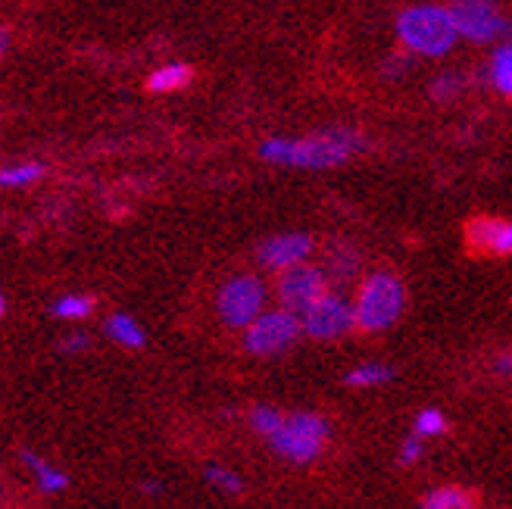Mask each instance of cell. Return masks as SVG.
<instances>
[{
	"label": "cell",
	"mask_w": 512,
	"mask_h": 509,
	"mask_svg": "<svg viewBox=\"0 0 512 509\" xmlns=\"http://www.w3.org/2000/svg\"><path fill=\"white\" fill-rule=\"evenodd\" d=\"M447 7L456 22L459 41L469 44L512 41V19L500 10L497 0H453Z\"/></svg>",
	"instance_id": "5b68a950"
},
{
	"label": "cell",
	"mask_w": 512,
	"mask_h": 509,
	"mask_svg": "<svg viewBox=\"0 0 512 509\" xmlns=\"http://www.w3.org/2000/svg\"><path fill=\"white\" fill-rule=\"evenodd\" d=\"M266 282L260 275L253 272H241V275H232L228 282H222L219 294H216V313L222 319V325L228 328H244L266 310Z\"/></svg>",
	"instance_id": "8992f818"
},
{
	"label": "cell",
	"mask_w": 512,
	"mask_h": 509,
	"mask_svg": "<svg viewBox=\"0 0 512 509\" xmlns=\"http://www.w3.org/2000/svg\"><path fill=\"white\" fill-rule=\"evenodd\" d=\"M466 244L481 257H512V219L475 216L466 222Z\"/></svg>",
	"instance_id": "8fae6325"
},
{
	"label": "cell",
	"mask_w": 512,
	"mask_h": 509,
	"mask_svg": "<svg viewBox=\"0 0 512 509\" xmlns=\"http://www.w3.org/2000/svg\"><path fill=\"white\" fill-rule=\"evenodd\" d=\"M50 313H54L60 322H82L94 313V297L88 294H63L50 303Z\"/></svg>",
	"instance_id": "d6986e66"
},
{
	"label": "cell",
	"mask_w": 512,
	"mask_h": 509,
	"mask_svg": "<svg viewBox=\"0 0 512 509\" xmlns=\"http://www.w3.org/2000/svg\"><path fill=\"white\" fill-rule=\"evenodd\" d=\"M394 29H397L403 50H409V54H416V57H428V60L447 57L459 44L456 22L450 16V7H444V4L403 7L397 13Z\"/></svg>",
	"instance_id": "7a4b0ae2"
},
{
	"label": "cell",
	"mask_w": 512,
	"mask_h": 509,
	"mask_svg": "<svg viewBox=\"0 0 512 509\" xmlns=\"http://www.w3.org/2000/svg\"><path fill=\"white\" fill-rule=\"evenodd\" d=\"M488 82L497 94L512 100V41H500L494 44V54L488 60Z\"/></svg>",
	"instance_id": "9a60e30c"
},
{
	"label": "cell",
	"mask_w": 512,
	"mask_h": 509,
	"mask_svg": "<svg viewBox=\"0 0 512 509\" xmlns=\"http://www.w3.org/2000/svg\"><path fill=\"white\" fill-rule=\"evenodd\" d=\"M10 50V32L7 29H0V57H4Z\"/></svg>",
	"instance_id": "f1b7e54d"
},
{
	"label": "cell",
	"mask_w": 512,
	"mask_h": 509,
	"mask_svg": "<svg viewBox=\"0 0 512 509\" xmlns=\"http://www.w3.org/2000/svg\"><path fill=\"white\" fill-rule=\"evenodd\" d=\"M363 272V260L360 253H356V247L350 244H335L328 253V263H325V275L328 282L335 278V282H353V278H360Z\"/></svg>",
	"instance_id": "5bb4252c"
},
{
	"label": "cell",
	"mask_w": 512,
	"mask_h": 509,
	"mask_svg": "<svg viewBox=\"0 0 512 509\" xmlns=\"http://www.w3.org/2000/svg\"><path fill=\"white\" fill-rule=\"evenodd\" d=\"M7 313V300H4V294H0V316Z\"/></svg>",
	"instance_id": "f546056e"
},
{
	"label": "cell",
	"mask_w": 512,
	"mask_h": 509,
	"mask_svg": "<svg viewBox=\"0 0 512 509\" xmlns=\"http://www.w3.org/2000/svg\"><path fill=\"white\" fill-rule=\"evenodd\" d=\"M406 310V285L397 272L388 269H375L363 275L360 288L353 297V316L360 332H384L400 322Z\"/></svg>",
	"instance_id": "3957f363"
},
{
	"label": "cell",
	"mask_w": 512,
	"mask_h": 509,
	"mask_svg": "<svg viewBox=\"0 0 512 509\" xmlns=\"http://www.w3.org/2000/svg\"><path fill=\"white\" fill-rule=\"evenodd\" d=\"M191 85V66L188 63H166L150 72L147 91L150 94H175Z\"/></svg>",
	"instance_id": "2e32d148"
},
{
	"label": "cell",
	"mask_w": 512,
	"mask_h": 509,
	"mask_svg": "<svg viewBox=\"0 0 512 509\" xmlns=\"http://www.w3.org/2000/svg\"><path fill=\"white\" fill-rule=\"evenodd\" d=\"M104 332L110 341H116L119 347L125 350H141L147 335H144V325L135 319V316H128V313H113L107 322H104Z\"/></svg>",
	"instance_id": "4fadbf2b"
},
{
	"label": "cell",
	"mask_w": 512,
	"mask_h": 509,
	"mask_svg": "<svg viewBox=\"0 0 512 509\" xmlns=\"http://www.w3.org/2000/svg\"><path fill=\"white\" fill-rule=\"evenodd\" d=\"M300 335H303V325H300L297 313H291L285 307L263 310L244 328V350L250 356L266 360V356H278L288 347H294Z\"/></svg>",
	"instance_id": "52a82bcc"
},
{
	"label": "cell",
	"mask_w": 512,
	"mask_h": 509,
	"mask_svg": "<svg viewBox=\"0 0 512 509\" xmlns=\"http://www.w3.org/2000/svg\"><path fill=\"white\" fill-rule=\"evenodd\" d=\"M409 57H413V54H409V50H406V54H394L388 63H384V75H388V79H403V75L409 72V66H413V60H409Z\"/></svg>",
	"instance_id": "484cf974"
},
{
	"label": "cell",
	"mask_w": 512,
	"mask_h": 509,
	"mask_svg": "<svg viewBox=\"0 0 512 509\" xmlns=\"http://www.w3.org/2000/svg\"><path fill=\"white\" fill-rule=\"evenodd\" d=\"M391 378H394V366H388V363H360L344 375V385L356 388V391H366V388L388 385Z\"/></svg>",
	"instance_id": "ac0fdd59"
},
{
	"label": "cell",
	"mask_w": 512,
	"mask_h": 509,
	"mask_svg": "<svg viewBox=\"0 0 512 509\" xmlns=\"http://www.w3.org/2000/svg\"><path fill=\"white\" fill-rule=\"evenodd\" d=\"M313 250H316V241L306 232H281V235H272L260 244L256 260H260L263 269L278 275V272H285L297 263H306L313 257Z\"/></svg>",
	"instance_id": "30bf717a"
},
{
	"label": "cell",
	"mask_w": 512,
	"mask_h": 509,
	"mask_svg": "<svg viewBox=\"0 0 512 509\" xmlns=\"http://www.w3.org/2000/svg\"><path fill=\"white\" fill-rule=\"evenodd\" d=\"M447 416L441 410H434V406H425V410L416 413V422H413V435H419L422 441H431V438H441L447 435Z\"/></svg>",
	"instance_id": "603a6c76"
},
{
	"label": "cell",
	"mask_w": 512,
	"mask_h": 509,
	"mask_svg": "<svg viewBox=\"0 0 512 509\" xmlns=\"http://www.w3.org/2000/svg\"><path fill=\"white\" fill-rule=\"evenodd\" d=\"M88 347H91V338H88L85 332L66 335V338L60 341V353H82V350H88Z\"/></svg>",
	"instance_id": "4316f807"
},
{
	"label": "cell",
	"mask_w": 512,
	"mask_h": 509,
	"mask_svg": "<svg viewBox=\"0 0 512 509\" xmlns=\"http://www.w3.org/2000/svg\"><path fill=\"white\" fill-rule=\"evenodd\" d=\"M303 335L313 341H341L356 328L353 316V300L344 297L341 291H325L310 310L300 313Z\"/></svg>",
	"instance_id": "ba28073f"
},
{
	"label": "cell",
	"mask_w": 512,
	"mask_h": 509,
	"mask_svg": "<svg viewBox=\"0 0 512 509\" xmlns=\"http://www.w3.org/2000/svg\"><path fill=\"white\" fill-rule=\"evenodd\" d=\"M494 372L500 378H512V350H503L497 353V360H494Z\"/></svg>",
	"instance_id": "83f0119b"
},
{
	"label": "cell",
	"mask_w": 512,
	"mask_h": 509,
	"mask_svg": "<svg viewBox=\"0 0 512 509\" xmlns=\"http://www.w3.org/2000/svg\"><path fill=\"white\" fill-rule=\"evenodd\" d=\"M22 463L32 469V475H35V485H38V491H41V494H47V497H57V494H63V491L69 488V475H66L63 469H57L54 463L41 460L38 453L25 450V453H22Z\"/></svg>",
	"instance_id": "7c38bea8"
},
{
	"label": "cell",
	"mask_w": 512,
	"mask_h": 509,
	"mask_svg": "<svg viewBox=\"0 0 512 509\" xmlns=\"http://www.w3.org/2000/svg\"><path fill=\"white\" fill-rule=\"evenodd\" d=\"M331 438V425L319 413H291L278 425L275 435H269L272 450L294 466H310L316 463L325 444Z\"/></svg>",
	"instance_id": "277c9868"
},
{
	"label": "cell",
	"mask_w": 512,
	"mask_h": 509,
	"mask_svg": "<svg viewBox=\"0 0 512 509\" xmlns=\"http://www.w3.org/2000/svg\"><path fill=\"white\" fill-rule=\"evenodd\" d=\"M0 500H4V494H0Z\"/></svg>",
	"instance_id": "4dcf8cb0"
},
{
	"label": "cell",
	"mask_w": 512,
	"mask_h": 509,
	"mask_svg": "<svg viewBox=\"0 0 512 509\" xmlns=\"http://www.w3.org/2000/svg\"><path fill=\"white\" fill-rule=\"evenodd\" d=\"M203 481H207L210 488H216L219 494H225V497H241L244 494V478L235 469H228V466L210 463L207 469H203Z\"/></svg>",
	"instance_id": "44dd1931"
},
{
	"label": "cell",
	"mask_w": 512,
	"mask_h": 509,
	"mask_svg": "<svg viewBox=\"0 0 512 509\" xmlns=\"http://www.w3.org/2000/svg\"><path fill=\"white\" fill-rule=\"evenodd\" d=\"M463 91H466V79L459 72H441L428 82V97L434 104H453Z\"/></svg>",
	"instance_id": "7402d4cb"
},
{
	"label": "cell",
	"mask_w": 512,
	"mask_h": 509,
	"mask_svg": "<svg viewBox=\"0 0 512 509\" xmlns=\"http://www.w3.org/2000/svg\"><path fill=\"white\" fill-rule=\"evenodd\" d=\"M38 178H44V163H38V160L0 166V188H29L38 182Z\"/></svg>",
	"instance_id": "ffe728a7"
},
{
	"label": "cell",
	"mask_w": 512,
	"mask_h": 509,
	"mask_svg": "<svg viewBox=\"0 0 512 509\" xmlns=\"http://www.w3.org/2000/svg\"><path fill=\"white\" fill-rule=\"evenodd\" d=\"M247 422H250V428L256 431V435L269 438V435H275V431H278V425L285 422V413H278L275 406L260 403V406H253V410L247 413Z\"/></svg>",
	"instance_id": "cb8c5ba5"
},
{
	"label": "cell",
	"mask_w": 512,
	"mask_h": 509,
	"mask_svg": "<svg viewBox=\"0 0 512 509\" xmlns=\"http://www.w3.org/2000/svg\"><path fill=\"white\" fill-rule=\"evenodd\" d=\"M419 506L422 509H472L475 497H472V491L459 488V485H441V488H431L419 500Z\"/></svg>",
	"instance_id": "e0dca14e"
},
{
	"label": "cell",
	"mask_w": 512,
	"mask_h": 509,
	"mask_svg": "<svg viewBox=\"0 0 512 509\" xmlns=\"http://www.w3.org/2000/svg\"><path fill=\"white\" fill-rule=\"evenodd\" d=\"M369 147L366 135L335 125V129H322L316 135L303 138H266L260 144V157L272 166L288 169H338L356 154Z\"/></svg>",
	"instance_id": "6da1fadb"
},
{
	"label": "cell",
	"mask_w": 512,
	"mask_h": 509,
	"mask_svg": "<svg viewBox=\"0 0 512 509\" xmlns=\"http://www.w3.org/2000/svg\"><path fill=\"white\" fill-rule=\"evenodd\" d=\"M325 291H328V275L322 266H313L310 260L278 272V285H275L278 307H285L297 316L303 310H310Z\"/></svg>",
	"instance_id": "9c48e42d"
},
{
	"label": "cell",
	"mask_w": 512,
	"mask_h": 509,
	"mask_svg": "<svg viewBox=\"0 0 512 509\" xmlns=\"http://www.w3.org/2000/svg\"><path fill=\"white\" fill-rule=\"evenodd\" d=\"M422 453H425V441L419 435H409L400 444V456H397V460H400V466H416L422 460Z\"/></svg>",
	"instance_id": "d4e9b609"
}]
</instances>
